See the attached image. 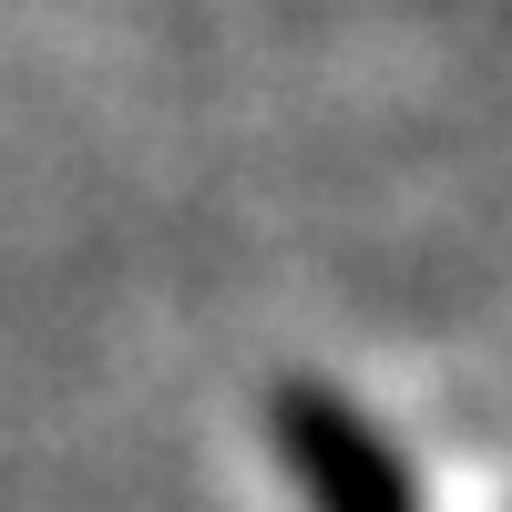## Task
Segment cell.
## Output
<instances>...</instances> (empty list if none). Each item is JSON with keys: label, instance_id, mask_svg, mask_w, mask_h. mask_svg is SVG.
Listing matches in <instances>:
<instances>
[{"label": "cell", "instance_id": "obj_1", "mask_svg": "<svg viewBox=\"0 0 512 512\" xmlns=\"http://www.w3.org/2000/svg\"><path fill=\"white\" fill-rule=\"evenodd\" d=\"M277 451H287V482L308 492V512H420L410 472L390 431H379L369 410H349L338 390H318V379H287L277 390Z\"/></svg>", "mask_w": 512, "mask_h": 512}]
</instances>
